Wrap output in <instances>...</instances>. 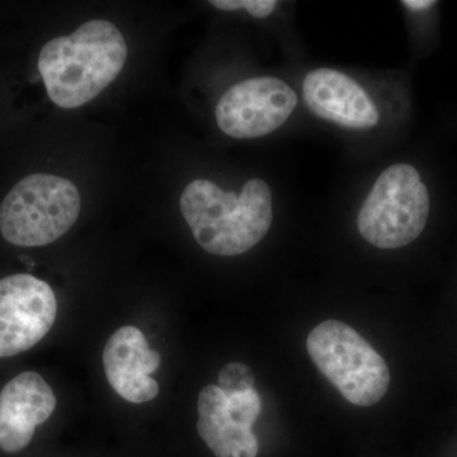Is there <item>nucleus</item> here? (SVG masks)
<instances>
[{"label":"nucleus","instance_id":"f257e3e1","mask_svg":"<svg viewBox=\"0 0 457 457\" xmlns=\"http://www.w3.org/2000/svg\"><path fill=\"white\" fill-rule=\"evenodd\" d=\"M126 59L128 44L119 29L93 20L71 35L47 42L38 56V71L56 106L78 108L119 77Z\"/></svg>","mask_w":457,"mask_h":457},{"label":"nucleus","instance_id":"f03ea898","mask_svg":"<svg viewBox=\"0 0 457 457\" xmlns=\"http://www.w3.org/2000/svg\"><path fill=\"white\" fill-rule=\"evenodd\" d=\"M180 212L204 251L236 257L269 233L272 192L261 179H249L239 195L222 191L212 180L195 179L180 196Z\"/></svg>","mask_w":457,"mask_h":457},{"label":"nucleus","instance_id":"7ed1b4c3","mask_svg":"<svg viewBox=\"0 0 457 457\" xmlns=\"http://www.w3.org/2000/svg\"><path fill=\"white\" fill-rule=\"evenodd\" d=\"M80 206L73 182L53 174H32L20 180L0 204V233L13 245H47L73 228Z\"/></svg>","mask_w":457,"mask_h":457},{"label":"nucleus","instance_id":"20e7f679","mask_svg":"<svg viewBox=\"0 0 457 457\" xmlns=\"http://www.w3.org/2000/svg\"><path fill=\"white\" fill-rule=\"evenodd\" d=\"M306 350L312 362L343 398L371 407L389 389L386 361L359 332L339 320H327L312 330Z\"/></svg>","mask_w":457,"mask_h":457},{"label":"nucleus","instance_id":"39448f33","mask_svg":"<svg viewBox=\"0 0 457 457\" xmlns=\"http://www.w3.org/2000/svg\"><path fill=\"white\" fill-rule=\"evenodd\" d=\"M429 195L411 165L386 168L363 201L357 227L366 242L380 249L411 245L425 230Z\"/></svg>","mask_w":457,"mask_h":457},{"label":"nucleus","instance_id":"423d86ee","mask_svg":"<svg viewBox=\"0 0 457 457\" xmlns=\"http://www.w3.org/2000/svg\"><path fill=\"white\" fill-rule=\"evenodd\" d=\"M296 104V93L284 80L251 78L222 95L216 106V122L228 137L255 139L281 128Z\"/></svg>","mask_w":457,"mask_h":457},{"label":"nucleus","instance_id":"0eeeda50","mask_svg":"<svg viewBox=\"0 0 457 457\" xmlns=\"http://www.w3.org/2000/svg\"><path fill=\"white\" fill-rule=\"evenodd\" d=\"M55 294L42 279L18 273L0 279V359L29 351L50 332Z\"/></svg>","mask_w":457,"mask_h":457},{"label":"nucleus","instance_id":"6e6552de","mask_svg":"<svg viewBox=\"0 0 457 457\" xmlns=\"http://www.w3.org/2000/svg\"><path fill=\"white\" fill-rule=\"evenodd\" d=\"M104 374L111 387L126 402L141 404L158 396L159 384L152 378L162 362L137 327L126 326L108 339L104 350Z\"/></svg>","mask_w":457,"mask_h":457},{"label":"nucleus","instance_id":"1a4fd4ad","mask_svg":"<svg viewBox=\"0 0 457 457\" xmlns=\"http://www.w3.org/2000/svg\"><path fill=\"white\" fill-rule=\"evenodd\" d=\"M56 408V396L40 374L22 372L0 392V450L16 453L32 441L36 427Z\"/></svg>","mask_w":457,"mask_h":457},{"label":"nucleus","instance_id":"9d476101","mask_svg":"<svg viewBox=\"0 0 457 457\" xmlns=\"http://www.w3.org/2000/svg\"><path fill=\"white\" fill-rule=\"evenodd\" d=\"M303 99L312 113L342 128L365 130L378 125V112L366 90L348 75L330 68L306 74Z\"/></svg>","mask_w":457,"mask_h":457},{"label":"nucleus","instance_id":"9b49d317","mask_svg":"<svg viewBox=\"0 0 457 457\" xmlns=\"http://www.w3.org/2000/svg\"><path fill=\"white\" fill-rule=\"evenodd\" d=\"M197 431L216 457H257L260 445L253 429L240 423L228 408V398L218 385L201 390Z\"/></svg>","mask_w":457,"mask_h":457},{"label":"nucleus","instance_id":"f8f14e48","mask_svg":"<svg viewBox=\"0 0 457 457\" xmlns=\"http://www.w3.org/2000/svg\"><path fill=\"white\" fill-rule=\"evenodd\" d=\"M218 386L228 396L254 389L253 372L245 363H228V365L222 368L220 374H219Z\"/></svg>","mask_w":457,"mask_h":457},{"label":"nucleus","instance_id":"ddd939ff","mask_svg":"<svg viewBox=\"0 0 457 457\" xmlns=\"http://www.w3.org/2000/svg\"><path fill=\"white\" fill-rule=\"evenodd\" d=\"M228 408L233 416L240 423L253 428L262 411V400L257 390L251 389L246 392L228 395Z\"/></svg>","mask_w":457,"mask_h":457},{"label":"nucleus","instance_id":"4468645a","mask_svg":"<svg viewBox=\"0 0 457 457\" xmlns=\"http://www.w3.org/2000/svg\"><path fill=\"white\" fill-rule=\"evenodd\" d=\"M210 4L221 11H237L245 9L251 16L257 18L269 17L276 9L275 0H212Z\"/></svg>","mask_w":457,"mask_h":457},{"label":"nucleus","instance_id":"2eb2a0df","mask_svg":"<svg viewBox=\"0 0 457 457\" xmlns=\"http://www.w3.org/2000/svg\"><path fill=\"white\" fill-rule=\"evenodd\" d=\"M402 4L409 9H413V11H425V9L433 7L436 2L433 0H405V2H402Z\"/></svg>","mask_w":457,"mask_h":457}]
</instances>
